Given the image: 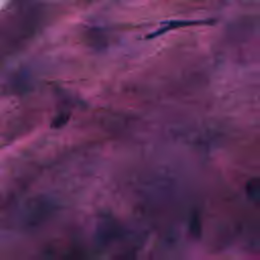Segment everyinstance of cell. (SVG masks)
<instances>
[{
    "mask_svg": "<svg viewBox=\"0 0 260 260\" xmlns=\"http://www.w3.org/2000/svg\"><path fill=\"white\" fill-rule=\"evenodd\" d=\"M246 193L248 195V198L255 202H259L260 198V181L258 178L251 179L247 184H246Z\"/></svg>",
    "mask_w": 260,
    "mask_h": 260,
    "instance_id": "cell-1",
    "label": "cell"
},
{
    "mask_svg": "<svg viewBox=\"0 0 260 260\" xmlns=\"http://www.w3.org/2000/svg\"><path fill=\"white\" fill-rule=\"evenodd\" d=\"M190 231L194 237H200L202 235V224L198 216H193L190 224Z\"/></svg>",
    "mask_w": 260,
    "mask_h": 260,
    "instance_id": "cell-2",
    "label": "cell"
},
{
    "mask_svg": "<svg viewBox=\"0 0 260 260\" xmlns=\"http://www.w3.org/2000/svg\"><path fill=\"white\" fill-rule=\"evenodd\" d=\"M70 119V115L65 114V113H61L59 115H57L54 120L52 121V127L53 128H61L63 127L65 124L68 122Z\"/></svg>",
    "mask_w": 260,
    "mask_h": 260,
    "instance_id": "cell-3",
    "label": "cell"
}]
</instances>
